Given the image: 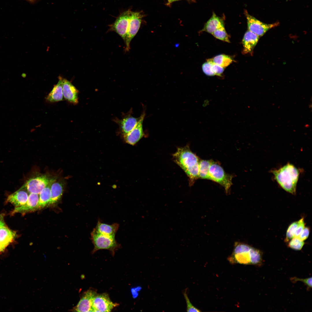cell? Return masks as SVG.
I'll return each instance as SVG.
<instances>
[{"instance_id":"obj_21","label":"cell","mask_w":312,"mask_h":312,"mask_svg":"<svg viewBox=\"0 0 312 312\" xmlns=\"http://www.w3.org/2000/svg\"><path fill=\"white\" fill-rule=\"evenodd\" d=\"M63 186L60 182H54L50 187L51 198L48 206L57 203L60 199L63 192Z\"/></svg>"},{"instance_id":"obj_33","label":"cell","mask_w":312,"mask_h":312,"mask_svg":"<svg viewBox=\"0 0 312 312\" xmlns=\"http://www.w3.org/2000/svg\"><path fill=\"white\" fill-rule=\"evenodd\" d=\"M309 228L307 227H305L298 237L300 240L304 241L307 239L309 236Z\"/></svg>"},{"instance_id":"obj_28","label":"cell","mask_w":312,"mask_h":312,"mask_svg":"<svg viewBox=\"0 0 312 312\" xmlns=\"http://www.w3.org/2000/svg\"><path fill=\"white\" fill-rule=\"evenodd\" d=\"M202 68L203 72L207 75L209 76L215 75L212 69L211 62L209 59L203 64Z\"/></svg>"},{"instance_id":"obj_35","label":"cell","mask_w":312,"mask_h":312,"mask_svg":"<svg viewBox=\"0 0 312 312\" xmlns=\"http://www.w3.org/2000/svg\"><path fill=\"white\" fill-rule=\"evenodd\" d=\"M6 247L0 242V252L3 251Z\"/></svg>"},{"instance_id":"obj_14","label":"cell","mask_w":312,"mask_h":312,"mask_svg":"<svg viewBox=\"0 0 312 312\" xmlns=\"http://www.w3.org/2000/svg\"><path fill=\"white\" fill-rule=\"evenodd\" d=\"M62 92L63 97L68 101L76 104L78 103L79 91L69 81L62 78Z\"/></svg>"},{"instance_id":"obj_6","label":"cell","mask_w":312,"mask_h":312,"mask_svg":"<svg viewBox=\"0 0 312 312\" xmlns=\"http://www.w3.org/2000/svg\"><path fill=\"white\" fill-rule=\"evenodd\" d=\"M209 180L214 181L222 185L227 193L232 184L233 175L227 174L222 168L217 163L211 161L209 171Z\"/></svg>"},{"instance_id":"obj_1","label":"cell","mask_w":312,"mask_h":312,"mask_svg":"<svg viewBox=\"0 0 312 312\" xmlns=\"http://www.w3.org/2000/svg\"><path fill=\"white\" fill-rule=\"evenodd\" d=\"M143 17L141 12H133L129 9L120 14L109 25L108 31L115 32L125 42V52L129 51L130 42L138 32Z\"/></svg>"},{"instance_id":"obj_4","label":"cell","mask_w":312,"mask_h":312,"mask_svg":"<svg viewBox=\"0 0 312 312\" xmlns=\"http://www.w3.org/2000/svg\"><path fill=\"white\" fill-rule=\"evenodd\" d=\"M274 178L283 190L293 195L296 193L300 170L293 164L288 163L278 169L272 171Z\"/></svg>"},{"instance_id":"obj_27","label":"cell","mask_w":312,"mask_h":312,"mask_svg":"<svg viewBox=\"0 0 312 312\" xmlns=\"http://www.w3.org/2000/svg\"><path fill=\"white\" fill-rule=\"evenodd\" d=\"M288 246L291 249L296 250H300L303 246L304 243L298 237H294L288 242Z\"/></svg>"},{"instance_id":"obj_37","label":"cell","mask_w":312,"mask_h":312,"mask_svg":"<svg viewBox=\"0 0 312 312\" xmlns=\"http://www.w3.org/2000/svg\"><path fill=\"white\" fill-rule=\"evenodd\" d=\"M27 0L29 1H34V0Z\"/></svg>"},{"instance_id":"obj_29","label":"cell","mask_w":312,"mask_h":312,"mask_svg":"<svg viewBox=\"0 0 312 312\" xmlns=\"http://www.w3.org/2000/svg\"><path fill=\"white\" fill-rule=\"evenodd\" d=\"M183 294L185 299V300L187 304V311L197 312H200L201 311L200 310L194 307L192 304L188 297L187 294L186 293V290H185V291H184V292L183 293Z\"/></svg>"},{"instance_id":"obj_2","label":"cell","mask_w":312,"mask_h":312,"mask_svg":"<svg viewBox=\"0 0 312 312\" xmlns=\"http://www.w3.org/2000/svg\"><path fill=\"white\" fill-rule=\"evenodd\" d=\"M174 161L185 172L188 177L190 185L199 178V160L198 157L190 149L188 146L178 148L173 155Z\"/></svg>"},{"instance_id":"obj_24","label":"cell","mask_w":312,"mask_h":312,"mask_svg":"<svg viewBox=\"0 0 312 312\" xmlns=\"http://www.w3.org/2000/svg\"><path fill=\"white\" fill-rule=\"evenodd\" d=\"M209 59L214 64L223 68L227 66L232 62L230 57L223 54L218 55Z\"/></svg>"},{"instance_id":"obj_12","label":"cell","mask_w":312,"mask_h":312,"mask_svg":"<svg viewBox=\"0 0 312 312\" xmlns=\"http://www.w3.org/2000/svg\"><path fill=\"white\" fill-rule=\"evenodd\" d=\"M97 294L92 289H89L83 293L77 305L73 310L77 312H92L94 299Z\"/></svg>"},{"instance_id":"obj_23","label":"cell","mask_w":312,"mask_h":312,"mask_svg":"<svg viewBox=\"0 0 312 312\" xmlns=\"http://www.w3.org/2000/svg\"><path fill=\"white\" fill-rule=\"evenodd\" d=\"M211 161V160H201L199 161V178L209 180V171Z\"/></svg>"},{"instance_id":"obj_8","label":"cell","mask_w":312,"mask_h":312,"mask_svg":"<svg viewBox=\"0 0 312 312\" xmlns=\"http://www.w3.org/2000/svg\"><path fill=\"white\" fill-rule=\"evenodd\" d=\"M244 14L247 20L248 30L259 37L262 36L269 29L276 27L279 24L278 22L272 24L263 23L249 14L246 10H244Z\"/></svg>"},{"instance_id":"obj_34","label":"cell","mask_w":312,"mask_h":312,"mask_svg":"<svg viewBox=\"0 0 312 312\" xmlns=\"http://www.w3.org/2000/svg\"><path fill=\"white\" fill-rule=\"evenodd\" d=\"M4 214H0V225H6L4 219Z\"/></svg>"},{"instance_id":"obj_36","label":"cell","mask_w":312,"mask_h":312,"mask_svg":"<svg viewBox=\"0 0 312 312\" xmlns=\"http://www.w3.org/2000/svg\"><path fill=\"white\" fill-rule=\"evenodd\" d=\"M169 3H171L173 1L179 0H167Z\"/></svg>"},{"instance_id":"obj_16","label":"cell","mask_w":312,"mask_h":312,"mask_svg":"<svg viewBox=\"0 0 312 312\" xmlns=\"http://www.w3.org/2000/svg\"><path fill=\"white\" fill-rule=\"evenodd\" d=\"M259 38L257 35L248 30L246 32L242 40L243 52L245 53H252L257 43Z\"/></svg>"},{"instance_id":"obj_25","label":"cell","mask_w":312,"mask_h":312,"mask_svg":"<svg viewBox=\"0 0 312 312\" xmlns=\"http://www.w3.org/2000/svg\"><path fill=\"white\" fill-rule=\"evenodd\" d=\"M215 38L220 40L229 42L228 35L224 27L219 28L211 34Z\"/></svg>"},{"instance_id":"obj_11","label":"cell","mask_w":312,"mask_h":312,"mask_svg":"<svg viewBox=\"0 0 312 312\" xmlns=\"http://www.w3.org/2000/svg\"><path fill=\"white\" fill-rule=\"evenodd\" d=\"M145 113L143 112L140 116V119L138 123L129 133L123 136L125 142L127 143L134 145L137 143L144 135L143 128V123Z\"/></svg>"},{"instance_id":"obj_9","label":"cell","mask_w":312,"mask_h":312,"mask_svg":"<svg viewBox=\"0 0 312 312\" xmlns=\"http://www.w3.org/2000/svg\"><path fill=\"white\" fill-rule=\"evenodd\" d=\"M131 109L127 113L122 115V118H115L114 121L118 126V132L123 136L130 132L135 127L140 119L135 118L132 115Z\"/></svg>"},{"instance_id":"obj_31","label":"cell","mask_w":312,"mask_h":312,"mask_svg":"<svg viewBox=\"0 0 312 312\" xmlns=\"http://www.w3.org/2000/svg\"><path fill=\"white\" fill-rule=\"evenodd\" d=\"M212 68L213 72L215 75L221 76V75L223 73L224 70V68L215 64L211 62Z\"/></svg>"},{"instance_id":"obj_10","label":"cell","mask_w":312,"mask_h":312,"mask_svg":"<svg viewBox=\"0 0 312 312\" xmlns=\"http://www.w3.org/2000/svg\"><path fill=\"white\" fill-rule=\"evenodd\" d=\"M117 305L111 301L107 294H97L94 299L92 312H110Z\"/></svg>"},{"instance_id":"obj_18","label":"cell","mask_w":312,"mask_h":312,"mask_svg":"<svg viewBox=\"0 0 312 312\" xmlns=\"http://www.w3.org/2000/svg\"><path fill=\"white\" fill-rule=\"evenodd\" d=\"M224 27V21L213 12L211 18L205 24L202 31L212 34L216 29Z\"/></svg>"},{"instance_id":"obj_19","label":"cell","mask_w":312,"mask_h":312,"mask_svg":"<svg viewBox=\"0 0 312 312\" xmlns=\"http://www.w3.org/2000/svg\"><path fill=\"white\" fill-rule=\"evenodd\" d=\"M62 78L59 77L57 83L54 86L51 92L47 96L46 99L50 102H55L63 100L62 92Z\"/></svg>"},{"instance_id":"obj_22","label":"cell","mask_w":312,"mask_h":312,"mask_svg":"<svg viewBox=\"0 0 312 312\" xmlns=\"http://www.w3.org/2000/svg\"><path fill=\"white\" fill-rule=\"evenodd\" d=\"M51 184L46 186L40 193L38 209L48 206L51 198L50 187Z\"/></svg>"},{"instance_id":"obj_20","label":"cell","mask_w":312,"mask_h":312,"mask_svg":"<svg viewBox=\"0 0 312 312\" xmlns=\"http://www.w3.org/2000/svg\"><path fill=\"white\" fill-rule=\"evenodd\" d=\"M16 231L9 228L6 226L0 227V242L7 247L16 238Z\"/></svg>"},{"instance_id":"obj_17","label":"cell","mask_w":312,"mask_h":312,"mask_svg":"<svg viewBox=\"0 0 312 312\" xmlns=\"http://www.w3.org/2000/svg\"><path fill=\"white\" fill-rule=\"evenodd\" d=\"M119 225V224L116 223L111 225L107 224L102 222L99 219L94 229L97 232L103 235L115 237Z\"/></svg>"},{"instance_id":"obj_15","label":"cell","mask_w":312,"mask_h":312,"mask_svg":"<svg viewBox=\"0 0 312 312\" xmlns=\"http://www.w3.org/2000/svg\"><path fill=\"white\" fill-rule=\"evenodd\" d=\"M28 193L25 190L20 188L9 195L7 198L6 202L10 203L15 207L22 206L27 202L29 195Z\"/></svg>"},{"instance_id":"obj_7","label":"cell","mask_w":312,"mask_h":312,"mask_svg":"<svg viewBox=\"0 0 312 312\" xmlns=\"http://www.w3.org/2000/svg\"><path fill=\"white\" fill-rule=\"evenodd\" d=\"M55 181L54 178H50L46 175L38 176L29 179L20 189L25 190L29 193L39 194L43 188Z\"/></svg>"},{"instance_id":"obj_3","label":"cell","mask_w":312,"mask_h":312,"mask_svg":"<svg viewBox=\"0 0 312 312\" xmlns=\"http://www.w3.org/2000/svg\"><path fill=\"white\" fill-rule=\"evenodd\" d=\"M228 260L231 264L259 265L262 262V254L259 250L249 245L236 243Z\"/></svg>"},{"instance_id":"obj_5","label":"cell","mask_w":312,"mask_h":312,"mask_svg":"<svg viewBox=\"0 0 312 312\" xmlns=\"http://www.w3.org/2000/svg\"><path fill=\"white\" fill-rule=\"evenodd\" d=\"M91 239L94 246L92 252L94 253L100 250H107L114 254L120 245L115 239V237L101 234L94 229L91 233Z\"/></svg>"},{"instance_id":"obj_26","label":"cell","mask_w":312,"mask_h":312,"mask_svg":"<svg viewBox=\"0 0 312 312\" xmlns=\"http://www.w3.org/2000/svg\"><path fill=\"white\" fill-rule=\"evenodd\" d=\"M299 223V221L295 222L291 224L288 227L287 231L286 237L285 241L288 242L294 237V235L297 228Z\"/></svg>"},{"instance_id":"obj_30","label":"cell","mask_w":312,"mask_h":312,"mask_svg":"<svg viewBox=\"0 0 312 312\" xmlns=\"http://www.w3.org/2000/svg\"><path fill=\"white\" fill-rule=\"evenodd\" d=\"M291 281L295 283L298 281H301L303 283L308 287L311 288L312 287V278H309L305 279H301L296 277L291 278L290 279Z\"/></svg>"},{"instance_id":"obj_32","label":"cell","mask_w":312,"mask_h":312,"mask_svg":"<svg viewBox=\"0 0 312 312\" xmlns=\"http://www.w3.org/2000/svg\"><path fill=\"white\" fill-rule=\"evenodd\" d=\"M298 221L299 223L296 231L294 237H298L305 227L304 218H302Z\"/></svg>"},{"instance_id":"obj_13","label":"cell","mask_w":312,"mask_h":312,"mask_svg":"<svg viewBox=\"0 0 312 312\" xmlns=\"http://www.w3.org/2000/svg\"><path fill=\"white\" fill-rule=\"evenodd\" d=\"M39 201L38 194L29 193L27 203L21 206L15 207L10 213V215H13L16 213L24 214L38 209Z\"/></svg>"}]
</instances>
